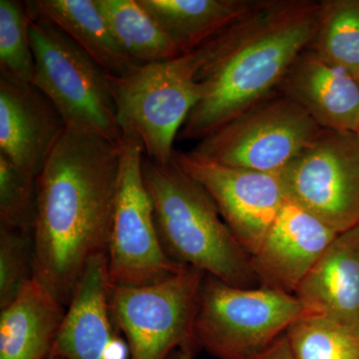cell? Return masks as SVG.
Here are the masks:
<instances>
[{
  "label": "cell",
  "mask_w": 359,
  "mask_h": 359,
  "mask_svg": "<svg viewBox=\"0 0 359 359\" xmlns=\"http://www.w3.org/2000/svg\"><path fill=\"white\" fill-rule=\"evenodd\" d=\"M121 143L66 128L37 176L33 280L65 306L107 255Z\"/></svg>",
  "instance_id": "6da1fadb"
},
{
  "label": "cell",
  "mask_w": 359,
  "mask_h": 359,
  "mask_svg": "<svg viewBox=\"0 0 359 359\" xmlns=\"http://www.w3.org/2000/svg\"><path fill=\"white\" fill-rule=\"evenodd\" d=\"M323 1L262 0L244 18L207 42L202 93L179 138H204L276 91L320 25Z\"/></svg>",
  "instance_id": "7a4b0ae2"
},
{
  "label": "cell",
  "mask_w": 359,
  "mask_h": 359,
  "mask_svg": "<svg viewBox=\"0 0 359 359\" xmlns=\"http://www.w3.org/2000/svg\"><path fill=\"white\" fill-rule=\"evenodd\" d=\"M144 183L165 254L233 287L255 289L252 257L233 237L211 196L176 160L159 164L144 154Z\"/></svg>",
  "instance_id": "3957f363"
},
{
  "label": "cell",
  "mask_w": 359,
  "mask_h": 359,
  "mask_svg": "<svg viewBox=\"0 0 359 359\" xmlns=\"http://www.w3.org/2000/svg\"><path fill=\"white\" fill-rule=\"evenodd\" d=\"M208 51L205 43L120 76L107 74L120 126L136 132L148 159L159 164L174 159V142L201 98L199 75Z\"/></svg>",
  "instance_id": "277c9868"
},
{
  "label": "cell",
  "mask_w": 359,
  "mask_h": 359,
  "mask_svg": "<svg viewBox=\"0 0 359 359\" xmlns=\"http://www.w3.org/2000/svg\"><path fill=\"white\" fill-rule=\"evenodd\" d=\"M27 15L35 63L33 86L53 104L66 128L121 143L107 73L62 30L28 11Z\"/></svg>",
  "instance_id": "5b68a950"
},
{
  "label": "cell",
  "mask_w": 359,
  "mask_h": 359,
  "mask_svg": "<svg viewBox=\"0 0 359 359\" xmlns=\"http://www.w3.org/2000/svg\"><path fill=\"white\" fill-rule=\"evenodd\" d=\"M306 316L294 294L266 287H233L205 275L194 323V340L218 359H250Z\"/></svg>",
  "instance_id": "8992f818"
},
{
  "label": "cell",
  "mask_w": 359,
  "mask_h": 359,
  "mask_svg": "<svg viewBox=\"0 0 359 359\" xmlns=\"http://www.w3.org/2000/svg\"><path fill=\"white\" fill-rule=\"evenodd\" d=\"M323 130L276 91L201 139L191 152L226 166L278 174Z\"/></svg>",
  "instance_id": "52a82bcc"
},
{
  "label": "cell",
  "mask_w": 359,
  "mask_h": 359,
  "mask_svg": "<svg viewBox=\"0 0 359 359\" xmlns=\"http://www.w3.org/2000/svg\"><path fill=\"white\" fill-rule=\"evenodd\" d=\"M119 179L107 250L112 287H142L166 280L184 266L165 254L152 202L144 183L143 143L133 129H122Z\"/></svg>",
  "instance_id": "ba28073f"
},
{
  "label": "cell",
  "mask_w": 359,
  "mask_h": 359,
  "mask_svg": "<svg viewBox=\"0 0 359 359\" xmlns=\"http://www.w3.org/2000/svg\"><path fill=\"white\" fill-rule=\"evenodd\" d=\"M205 276L184 266L153 285H111V313L128 344L131 359H166L183 347L198 351L194 323Z\"/></svg>",
  "instance_id": "9c48e42d"
},
{
  "label": "cell",
  "mask_w": 359,
  "mask_h": 359,
  "mask_svg": "<svg viewBox=\"0 0 359 359\" xmlns=\"http://www.w3.org/2000/svg\"><path fill=\"white\" fill-rule=\"evenodd\" d=\"M287 199L337 233L359 224V137L323 129L278 173Z\"/></svg>",
  "instance_id": "30bf717a"
},
{
  "label": "cell",
  "mask_w": 359,
  "mask_h": 359,
  "mask_svg": "<svg viewBox=\"0 0 359 359\" xmlns=\"http://www.w3.org/2000/svg\"><path fill=\"white\" fill-rule=\"evenodd\" d=\"M174 159L209 193L245 252L256 254L287 200L280 175L226 166L191 151H175Z\"/></svg>",
  "instance_id": "8fae6325"
},
{
  "label": "cell",
  "mask_w": 359,
  "mask_h": 359,
  "mask_svg": "<svg viewBox=\"0 0 359 359\" xmlns=\"http://www.w3.org/2000/svg\"><path fill=\"white\" fill-rule=\"evenodd\" d=\"M339 233L289 199L252 255L259 287L294 294Z\"/></svg>",
  "instance_id": "7c38bea8"
},
{
  "label": "cell",
  "mask_w": 359,
  "mask_h": 359,
  "mask_svg": "<svg viewBox=\"0 0 359 359\" xmlns=\"http://www.w3.org/2000/svg\"><path fill=\"white\" fill-rule=\"evenodd\" d=\"M107 255L89 264L66 306L50 358L131 359L111 313Z\"/></svg>",
  "instance_id": "4fadbf2b"
},
{
  "label": "cell",
  "mask_w": 359,
  "mask_h": 359,
  "mask_svg": "<svg viewBox=\"0 0 359 359\" xmlns=\"http://www.w3.org/2000/svg\"><path fill=\"white\" fill-rule=\"evenodd\" d=\"M66 130L53 104L33 85L0 78V153L39 176Z\"/></svg>",
  "instance_id": "5bb4252c"
},
{
  "label": "cell",
  "mask_w": 359,
  "mask_h": 359,
  "mask_svg": "<svg viewBox=\"0 0 359 359\" xmlns=\"http://www.w3.org/2000/svg\"><path fill=\"white\" fill-rule=\"evenodd\" d=\"M276 91L299 104L325 130L358 131L359 84L349 71L306 48L297 56Z\"/></svg>",
  "instance_id": "9a60e30c"
},
{
  "label": "cell",
  "mask_w": 359,
  "mask_h": 359,
  "mask_svg": "<svg viewBox=\"0 0 359 359\" xmlns=\"http://www.w3.org/2000/svg\"><path fill=\"white\" fill-rule=\"evenodd\" d=\"M294 295L306 316L359 327V224L337 236Z\"/></svg>",
  "instance_id": "2e32d148"
},
{
  "label": "cell",
  "mask_w": 359,
  "mask_h": 359,
  "mask_svg": "<svg viewBox=\"0 0 359 359\" xmlns=\"http://www.w3.org/2000/svg\"><path fill=\"white\" fill-rule=\"evenodd\" d=\"M66 306L34 280L0 313V359H49Z\"/></svg>",
  "instance_id": "e0dca14e"
},
{
  "label": "cell",
  "mask_w": 359,
  "mask_h": 359,
  "mask_svg": "<svg viewBox=\"0 0 359 359\" xmlns=\"http://www.w3.org/2000/svg\"><path fill=\"white\" fill-rule=\"evenodd\" d=\"M25 6L28 13L62 30L107 74L120 76L141 65L123 50L96 0H32Z\"/></svg>",
  "instance_id": "ac0fdd59"
},
{
  "label": "cell",
  "mask_w": 359,
  "mask_h": 359,
  "mask_svg": "<svg viewBox=\"0 0 359 359\" xmlns=\"http://www.w3.org/2000/svg\"><path fill=\"white\" fill-rule=\"evenodd\" d=\"M262 0H139L181 54L199 48L244 18Z\"/></svg>",
  "instance_id": "d6986e66"
},
{
  "label": "cell",
  "mask_w": 359,
  "mask_h": 359,
  "mask_svg": "<svg viewBox=\"0 0 359 359\" xmlns=\"http://www.w3.org/2000/svg\"><path fill=\"white\" fill-rule=\"evenodd\" d=\"M97 6L123 50L138 65L181 55L169 35L139 0H96Z\"/></svg>",
  "instance_id": "ffe728a7"
},
{
  "label": "cell",
  "mask_w": 359,
  "mask_h": 359,
  "mask_svg": "<svg viewBox=\"0 0 359 359\" xmlns=\"http://www.w3.org/2000/svg\"><path fill=\"white\" fill-rule=\"evenodd\" d=\"M318 30L308 48L355 75L359 70V0H323Z\"/></svg>",
  "instance_id": "44dd1931"
},
{
  "label": "cell",
  "mask_w": 359,
  "mask_h": 359,
  "mask_svg": "<svg viewBox=\"0 0 359 359\" xmlns=\"http://www.w3.org/2000/svg\"><path fill=\"white\" fill-rule=\"evenodd\" d=\"M285 334L297 359H359V327L306 316Z\"/></svg>",
  "instance_id": "7402d4cb"
},
{
  "label": "cell",
  "mask_w": 359,
  "mask_h": 359,
  "mask_svg": "<svg viewBox=\"0 0 359 359\" xmlns=\"http://www.w3.org/2000/svg\"><path fill=\"white\" fill-rule=\"evenodd\" d=\"M34 56L30 43L25 2L0 1V78L32 85Z\"/></svg>",
  "instance_id": "603a6c76"
},
{
  "label": "cell",
  "mask_w": 359,
  "mask_h": 359,
  "mask_svg": "<svg viewBox=\"0 0 359 359\" xmlns=\"http://www.w3.org/2000/svg\"><path fill=\"white\" fill-rule=\"evenodd\" d=\"M36 209L37 177L0 153V226L32 233Z\"/></svg>",
  "instance_id": "cb8c5ba5"
},
{
  "label": "cell",
  "mask_w": 359,
  "mask_h": 359,
  "mask_svg": "<svg viewBox=\"0 0 359 359\" xmlns=\"http://www.w3.org/2000/svg\"><path fill=\"white\" fill-rule=\"evenodd\" d=\"M33 276L32 233L0 226V309L13 304Z\"/></svg>",
  "instance_id": "d4e9b609"
},
{
  "label": "cell",
  "mask_w": 359,
  "mask_h": 359,
  "mask_svg": "<svg viewBox=\"0 0 359 359\" xmlns=\"http://www.w3.org/2000/svg\"><path fill=\"white\" fill-rule=\"evenodd\" d=\"M250 359H297L287 334H283L275 340L261 353Z\"/></svg>",
  "instance_id": "484cf974"
},
{
  "label": "cell",
  "mask_w": 359,
  "mask_h": 359,
  "mask_svg": "<svg viewBox=\"0 0 359 359\" xmlns=\"http://www.w3.org/2000/svg\"><path fill=\"white\" fill-rule=\"evenodd\" d=\"M195 354L196 351L194 349L183 347L174 351L166 359H194Z\"/></svg>",
  "instance_id": "4316f807"
},
{
  "label": "cell",
  "mask_w": 359,
  "mask_h": 359,
  "mask_svg": "<svg viewBox=\"0 0 359 359\" xmlns=\"http://www.w3.org/2000/svg\"><path fill=\"white\" fill-rule=\"evenodd\" d=\"M354 77L356 78V80H358V84H359V70L358 71V72H356V74L354 75Z\"/></svg>",
  "instance_id": "83f0119b"
},
{
  "label": "cell",
  "mask_w": 359,
  "mask_h": 359,
  "mask_svg": "<svg viewBox=\"0 0 359 359\" xmlns=\"http://www.w3.org/2000/svg\"><path fill=\"white\" fill-rule=\"evenodd\" d=\"M49 359H63V358H50Z\"/></svg>",
  "instance_id": "f1b7e54d"
},
{
  "label": "cell",
  "mask_w": 359,
  "mask_h": 359,
  "mask_svg": "<svg viewBox=\"0 0 359 359\" xmlns=\"http://www.w3.org/2000/svg\"><path fill=\"white\" fill-rule=\"evenodd\" d=\"M356 134H358V137H359V127H358V131H356Z\"/></svg>",
  "instance_id": "f546056e"
}]
</instances>
